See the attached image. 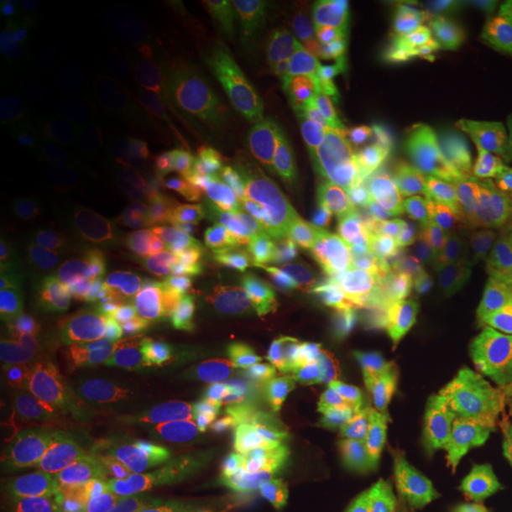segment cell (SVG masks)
<instances>
[{
    "instance_id": "cell-1",
    "label": "cell",
    "mask_w": 512,
    "mask_h": 512,
    "mask_svg": "<svg viewBox=\"0 0 512 512\" xmlns=\"http://www.w3.org/2000/svg\"><path fill=\"white\" fill-rule=\"evenodd\" d=\"M349 215L425 260L454 245V219L404 148L370 124L321 131Z\"/></svg>"
},
{
    "instance_id": "cell-2",
    "label": "cell",
    "mask_w": 512,
    "mask_h": 512,
    "mask_svg": "<svg viewBox=\"0 0 512 512\" xmlns=\"http://www.w3.org/2000/svg\"><path fill=\"white\" fill-rule=\"evenodd\" d=\"M186 184L209 219L236 232L275 268L308 279L325 274L321 249L247 165L200 148L186 164Z\"/></svg>"
},
{
    "instance_id": "cell-3",
    "label": "cell",
    "mask_w": 512,
    "mask_h": 512,
    "mask_svg": "<svg viewBox=\"0 0 512 512\" xmlns=\"http://www.w3.org/2000/svg\"><path fill=\"white\" fill-rule=\"evenodd\" d=\"M412 124L467 215L499 245L511 249L512 179L476 133L458 97L437 86L423 97Z\"/></svg>"
},
{
    "instance_id": "cell-4",
    "label": "cell",
    "mask_w": 512,
    "mask_h": 512,
    "mask_svg": "<svg viewBox=\"0 0 512 512\" xmlns=\"http://www.w3.org/2000/svg\"><path fill=\"white\" fill-rule=\"evenodd\" d=\"M139 433L148 456L167 478L198 490L232 482L230 450L196 425L150 408L139 418Z\"/></svg>"
},
{
    "instance_id": "cell-5",
    "label": "cell",
    "mask_w": 512,
    "mask_h": 512,
    "mask_svg": "<svg viewBox=\"0 0 512 512\" xmlns=\"http://www.w3.org/2000/svg\"><path fill=\"white\" fill-rule=\"evenodd\" d=\"M266 150L281 175L310 184L327 202L334 219L357 232L334 181L329 152L319 129L311 128L302 118L281 116L266 129Z\"/></svg>"
},
{
    "instance_id": "cell-6",
    "label": "cell",
    "mask_w": 512,
    "mask_h": 512,
    "mask_svg": "<svg viewBox=\"0 0 512 512\" xmlns=\"http://www.w3.org/2000/svg\"><path fill=\"white\" fill-rule=\"evenodd\" d=\"M160 256L126 232L110 230L82 251V274L122 293H143L156 281Z\"/></svg>"
},
{
    "instance_id": "cell-7",
    "label": "cell",
    "mask_w": 512,
    "mask_h": 512,
    "mask_svg": "<svg viewBox=\"0 0 512 512\" xmlns=\"http://www.w3.org/2000/svg\"><path fill=\"white\" fill-rule=\"evenodd\" d=\"M408 418L412 431H418L431 448H440L456 459L475 478L480 490H497L499 482L511 473L488 444L480 439L475 427L444 421L421 401H410Z\"/></svg>"
},
{
    "instance_id": "cell-8",
    "label": "cell",
    "mask_w": 512,
    "mask_h": 512,
    "mask_svg": "<svg viewBox=\"0 0 512 512\" xmlns=\"http://www.w3.org/2000/svg\"><path fill=\"white\" fill-rule=\"evenodd\" d=\"M408 384L412 385L418 401L444 421L465 427H480L488 423L482 403L471 385L444 359H440L437 351H429L421 357Z\"/></svg>"
},
{
    "instance_id": "cell-9",
    "label": "cell",
    "mask_w": 512,
    "mask_h": 512,
    "mask_svg": "<svg viewBox=\"0 0 512 512\" xmlns=\"http://www.w3.org/2000/svg\"><path fill=\"white\" fill-rule=\"evenodd\" d=\"M275 200L289 213V217L313 238L325 241L332 247V251L344 262L349 274L363 287L366 296L380 302L378 289L374 281L363 272V268L357 264V260L349 253L348 245L344 243L342 234L336 230V219L332 215L327 202L319 196L315 188L310 184L294 181L291 177L277 175L274 181Z\"/></svg>"
},
{
    "instance_id": "cell-10",
    "label": "cell",
    "mask_w": 512,
    "mask_h": 512,
    "mask_svg": "<svg viewBox=\"0 0 512 512\" xmlns=\"http://www.w3.org/2000/svg\"><path fill=\"white\" fill-rule=\"evenodd\" d=\"M122 224L131 238L160 256L184 245L190 234V220L183 203L165 192H139L131 196L122 211Z\"/></svg>"
},
{
    "instance_id": "cell-11",
    "label": "cell",
    "mask_w": 512,
    "mask_h": 512,
    "mask_svg": "<svg viewBox=\"0 0 512 512\" xmlns=\"http://www.w3.org/2000/svg\"><path fill=\"white\" fill-rule=\"evenodd\" d=\"M232 363L241 380L268 403L293 399V359L275 340L255 334L239 338L232 346Z\"/></svg>"
},
{
    "instance_id": "cell-12",
    "label": "cell",
    "mask_w": 512,
    "mask_h": 512,
    "mask_svg": "<svg viewBox=\"0 0 512 512\" xmlns=\"http://www.w3.org/2000/svg\"><path fill=\"white\" fill-rule=\"evenodd\" d=\"M298 406V420L294 429V454L327 450L338 446L342 427L357 410L346 395L321 385L294 401Z\"/></svg>"
},
{
    "instance_id": "cell-13",
    "label": "cell",
    "mask_w": 512,
    "mask_h": 512,
    "mask_svg": "<svg viewBox=\"0 0 512 512\" xmlns=\"http://www.w3.org/2000/svg\"><path fill=\"white\" fill-rule=\"evenodd\" d=\"M306 467L329 482L332 497L351 511L374 495L403 492V486L378 469L348 454L313 452L304 456Z\"/></svg>"
},
{
    "instance_id": "cell-14",
    "label": "cell",
    "mask_w": 512,
    "mask_h": 512,
    "mask_svg": "<svg viewBox=\"0 0 512 512\" xmlns=\"http://www.w3.org/2000/svg\"><path fill=\"white\" fill-rule=\"evenodd\" d=\"M175 164V145L162 129H137L114 152L112 175L129 190L158 183Z\"/></svg>"
},
{
    "instance_id": "cell-15",
    "label": "cell",
    "mask_w": 512,
    "mask_h": 512,
    "mask_svg": "<svg viewBox=\"0 0 512 512\" xmlns=\"http://www.w3.org/2000/svg\"><path fill=\"white\" fill-rule=\"evenodd\" d=\"M478 37L484 78L488 86H501L512 73V0L463 2Z\"/></svg>"
},
{
    "instance_id": "cell-16",
    "label": "cell",
    "mask_w": 512,
    "mask_h": 512,
    "mask_svg": "<svg viewBox=\"0 0 512 512\" xmlns=\"http://www.w3.org/2000/svg\"><path fill=\"white\" fill-rule=\"evenodd\" d=\"M446 334V315L435 300L425 294L403 293L395 302V311L389 313L380 348L427 353L435 351Z\"/></svg>"
},
{
    "instance_id": "cell-17",
    "label": "cell",
    "mask_w": 512,
    "mask_h": 512,
    "mask_svg": "<svg viewBox=\"0 0 512 512\" xmlns=\"http://www.w3.org/2000/svg\"><path fill=\"white\" fill-rule=\"evenodd\" d=\"M404 6L446 61L456 71H465L473 31L465 4L458 0H408Z\"/></svg>"
},
{
    "instance_id": "cell-18",
    "label": "cell",
    "mask_w": 512,
    "mask_h": 512,
    "mask_svg": "<svg viewBox=\"0 0 512 512\" xmlns=\"http://www.w3.org/2000/svg\"><path fill=\"white\" fill-rule=\"evenodd\" d=\"M54 219L46 198L35 190H16L0 202V241L6 251H25L54 243Z\"/></svg>"
},
{
    "instance_id": "cell-19",
    "label": "cell",
    "mask_w": 512,
    "mask_h": 512,
    "mask_svg": "<svg viewBox=\"0 0 512 512\" xmlns=\"http://www.w3.org/2000/svg\"><path fill=\"white\" fill-rule=\"evenodd\" d=\"M67 308L76 319L97 329L109 330L110 334L141 332V325L145 323V313L128 294L92 281L86 275Z\"/></svg>"
},
{
    "instance_id": "cell-20",
    "label": "cell",
    "mask_w": 512,
    "mask_h": 512,
    "mask_svg": "<svg viewBox=\"0 0 512 512\" xmlns=\"http://www.w3.org/2000/svg\"><path fill=\"white\" fill-rule=\"evenodd\" d=\"M408 482L427 507L480 492L475 478L440 448H429L410 461Z\"/></svg>"
},
{
    "instance_id": "cell-21",
    "label": "cell",
    "mask_w": 512,
    "mask_h": 512,
    "mask_svg": "<svg viewBox=\"0 0 512 512\" xmlns=\"http://www.w3.org/2000/svg\"><path fill=\"white\" fill-rule=\"evenodd\" d=\"M236 73L245 86L272 93L275 99L294 92L302 73L298 46L293 38L274 35Z\"/></svg>"
},
{
    "instance_id": "cell-22",
    "label": "cell",
    "mask_w": 512,
    "mask_h": 512,
    "mask_svg": "<svg viewBox=\"0 0 512 512\" xmlns=\"http://www.w3.org/2000/svg\"><path fill=\"white\" fill-rule=\"evenodd\" d=\"M156 285L169 310H194L207 287V266L203 256L186 243L160 256Z\"/></svg>"
},
{
    "instance_id": "cell-23",
    "label": "cell",
    "mask_w": 512,
    "mask_h": 512,
    "mask_svg": "<svg viewBox=\"0 0 512 512\" xmlns=\"http://www.w3.org/2000/svg\"><path fill=\"white\" fill-rule=\"evenodd\" d=\"M19 262L27 281L38 293L61 300L67 306L84 283V274L74 264L73 258L54 243L21 251Z\"/></svg>"
},
{
    "instance_id": "cell-24",
    "label": "cell",
    "mask_w": 512,
    "mask_h": 512,
    "mask_svg": "<svg viewBox=\"0 0 512 512\" xmlns=\"http://www.w3.org/2000/svg\"><path fill=\"white\" fill-rule=\"evenodd\" d=\"M296 420L298 410L289 404H262L234 437V444L264 458L294 454Z\"/></svg>"
},
{
    "instance_id": "cell-25",
    "label": "cell",
    "mask_w": 512,
    "mask_h": 512,
    "mask_svg": "<svg viewBox=\"0 0 512 512\" xmlns=\"http://www.w3.org/2000/svg\"><path fill=\"white\" fill-rule=\"evenodd\" d=\"M412 433V423L403 408H357L349 416L338 446L397 448Z\"/></svg>"
},
{
    "instance_id": "cell-26",
    "label": "cell",
    "mask_w": 512,
    "mask_h": 512,
    "mask_svg": "<svg viewBox=\"0 0 512 512\" xmlns=\"http://www.w3.org/2000/svg\"><path fill=\"white\" fill-rule=\"evenodd\" d=\"M95 361L116 380H139L158 365V353L143 332L110 334L95 349Z\"/></svg>"
},
{
    "instance_id": "cell-27",
    "label": "cell",
    "mask_w": 512,
    "mask_h": 512,
    "mask_svg": "<svg viewBox=\"0 0 512 512\" xmlns=\"http://www.w3.org/2000/svg\"><path fill=\"white\" fill-rule=\"evenodd\" d=\"M274 37L268 23L258 19H232L215 25L207 33V48L222 65L238 71Z\"/></svg>"
},
{
    "instance_id": "cell-28",
    "label": "cell",
    "mask_w": 512,
    "mask_h": 512,
    "mask_svg": "<svg viewBox=\"0 0 512 512\" xmlns=\"http://www.w3.org/2000/svg\"><path fill=\"white\" fill-rule=\"evenodd\" d=\"M306 473L304 458L275 459L258 467L251 478L255 497L275 512L300 509V482Z\"/></svg>"
},
{
    "instance_id": "cell-29",
    "label": "cell",
    "mask_w": 512,
    "mask_h": 512,
    "mask_svg": "<svg viewBox=\"0 0 512 512\" xmlns=\"http://www.w3.org/2000/svg\"><path fill=\"white\" fill-rule=\"evenodd\" d=\"M329 374L334 378L359 385L368 397L378 403H397L404 395L406 382L387 372L368 355H340L329 363Z\"/></svg>"
},
{
    "instance_id": "cell-30",
    "label": "cell",
    "mask_w": 512,
    "mask_h": 512,
    "mask_svg": "<svg viewBox=\"0 0 512 512\" xmlns=\"http://www.w3.org/2000/svg\"><path fill=\"white\" fill-rule=\"evenodd\" d=\"M38 186L57 205H88L103 194L101 177L86 165H54L40 175Z\"/></svg>"
},
{
    "instance_id": "cell-31",
    "label": "cell",
    "mask_w": 512,
    "mask_h": 512,
    "mask_svg": "<svg viewBox=\"0 0 512 512\" xmlns=\"http://www.w3.org/2000/svg\"><path fill=\"white\" fill-rule=\"evenodd\" d=\"M27 427L42 439L73 437L82 425L78 404L67 395H38L25 408Z\"/></svg>"
},
{
    "instance_id": "cell-32",
    "label": "cell",
    "mask_w": 512,
    "mask_h": 512,
    "mask_svg": "<svg viewBox=\"0 0 512 512\" xmlns=\"http://www.w3.org/2000/svg\"><path fill=\"white\" fill-rule=\"evenodd\" d=\"M440 353L442 359L467 380L480 403L494 397L488 363L478 342L463 332H448L440 344Z\"/></svg>"
},
{
    "instance_id": "cell-33",
    "label": "cell",
    "mask_w": 512,
    "mask_h": 512,
    "mask_svg": "<svg viewBox=\"0 0 512 512\" xmlns=\"http://www.w3.org/2000/svg\"><path fill=\"white\" fill-rule=\"evenodd\" d=\"M342 310L346 323V342L363 349L368 357L376 353V349L384 342L389 313L380 306V302L368 298L366 294L344 300Z\"/></svg>"
},
{
    "instance_id": "cell-34",
    "label": "cell",
    "mask_w": 512,
    "mask_h": 512,
    "mask_svg": "<svg viewBox=\"0 0 512 512\" xmlns=\"http://www.w3.org/2000/svg\"><path fill=\"white\" fill-rule=\"evenodd\" d=\"M213 131L224 148L239 156L253 154L266 145V131H262L255 118L234 101H220L213 116Z\"/></svg>"
},
{
    "instance_id": "cell-35",
    "label": "cell",
    "mask_w": 512,
    "mask_h": 512,
    "mask_svg": "<svg viewBox=\"0 0 512 512\" xmlns=\"http://www.w3.org/2000/svg\"><path fill=\"white\" fill-rule=\"evenodd\" d=\"M67 486L84 494L114 501L131 494V480L116 465L99 459H82L69 467Z\"/></svg>"
},
{
    "instance_id": "cell-36",
    "label": "cell",
    "mask_w": 512,
    "mask_h": 512,
    "mask_svg": "<svg viewBox=\"0 0 512 512\" xmlns=\"http://www.w3.org/2000/svg\"><path fill=\"white\" fill-rule=\"evenodd\" d=\"M215 313L234 329L245 330L256 313V272L226 277L215 293Z\"/></svg>"
},
{
    "instance_id": "cell-37",
    "label": "cell",
    "mask_w": 512,
    "mask_h": 512,
    "mask_svg": "<svg viewBox=\"0 0 512 512\" xmlns=\"http://www.w3.org/2000/svg\"><path fill=\"white\" fill-rule=\"evenodd\" d=\"M128 99L116 88H103L90 99L76 114V129L84 137H105L118 128L126 118Z\"/></svg>"
},
{
    "instance_id": "cell-38",
    "label": "cell",
    "mask_w": 512,
    "mask_h": 512,
    "mask_svg": "<svg viewBox=\"0 0 512 512\" xmlns=\"http://www.w3.org/2000/svg\"><path fill=\"white\" fill-rule=\"evenodd\" d=\"M256 311L270 319L294 323L300 313L296 287L283 277L256 272Z\"/></svg>"
},
{
    "instance_id": "cell-39",
    "label": "cell",
    "mask_w": 512,
    "mask_h": 512,
    "mask_svg": "<svg viewBox=\"0 0 512 512\" xmlns=\"http://www.w3.org/2000/svg\"><path fill=\"white\" fill-rule=\"evenodd\" d=\"M478 346L484 351L492 393L512 406V340L499 336H482Z\"/></svg>"
},
{
    "instance_id": "cell-40",
    "label": "cell",
    "mask_w": 512,
    "mask_h": 512,
    "mask_svg": "<svg viewBox=\"0 0 512 512\" xmlns=\"http://www.w3.org/2000/svg\"><path fill=\"white\" fill-rule=\"evenodd\" d=\"M308 340H310L311 349L319 351L325 357L330 351H334L346 342V323H344L342 302L323 306L321 310L311 315L308 323Z\"/></svg>"
},
{
    "instance_id": "cell-41",
    "label": "cell",
    "mask_w": 512,
    "mask_h": 512,
    "mask_svg": "<svg viewBox=\"0 0 512 512\" xmlns=\"http://www.w3.org/2000/svg\"><path fill=\"white\" fill-rule=\"evenodd\" d=\"M82 14V6L73 0H46L38 2L37 23L40 33L67 35V29Z\"/></svg>"
},
{
    "instance_id": "cell-42",
    "label": "cell",
    "mask_w": 512,
    "mask_h": 512,
    "mask_svg": "<svg viewBox=\"0 0 512 512\" xmlns=\"http://www.w3.org/2000/svg\"><path fill=\"white\" fill-rule=\"evenodd\" d=\"M0 6V27L12 37H23L37 23L38 2L4 0Z\"/></svg>"
},
{
    "instance_id": "cell-43",
    "label": "cell",
    "mask_w": 512,
    "mask_h": 512,
    "mask_svg": "<svg viewBox=\"0 0 512 512\" xmlns=\"http://www.w3.org/2000/svg\"><path fill=\"white\" fill-rule=\"evenodd\" d=\"M55 512H120L112 501L61 486L54 495Z\"/></svg>"
},
{
    "instance_id": "cell-44",
    "label": "cell",
    "mask_w": 512,
    "mask_h": 512,
    "mask_svg": "<svg viewBox=\"0 0 512 512\" xmlns=\"http://www.w3.org/2000/svg\"><path fill=\"white\" fill-rule=\"evenodd\" d=\"M330 497H332V490H330L329 482L306 467V473L300 482V497H298L300 509L308 511V509L321 507V505L329 503Z\"/></svg>"
},
{
    "instance_id": "cell-45",
    "label": "cell",
    "mask_w": 512,
    "mask_h": 512,
    "mask_svg": "<svg viewBox=\"0 0 512 512\" xmlns=\"http://www.w3.org/2000/svg\"><path fill=\"white\" fill-rule=\"evenodd\" d=\"M48 92H50V90H40V88L31 90V92L27 93L12 109L6 110V112H8V118H10L14 124H27V122L35 120L38 114L42 112V109H44V105H46Z\"/></svg>"
},
{
    "instance_id": "cell-46",
    "label": "cell",
    "mask_w": 512,
    "mask_h": 512,
    "mask_svg": "<svg viewBox=\"0 0 512 512\" xmlns=\"http://www.w3.org/2000/svg\"><path fill=\"white\" fill-rule=\"evenodd\" d=\"M495 291L503 310L512 317V247L495 268Z\"/></svg>"
},
{
    "instance_id": "cell-47",
    "label": "cell",
    "mask_w": 512,
    "mask_h": 512,
    "mask_svg": "<svg viewBox=\"0 0 512 512\" xmlns=\"http://www.w3.org/2000/svg\"><path fill=\"white\" fill-rule=\"evenodd\" d=\"M346 454L361 463H365L372 469H378L384 473L393 465V456L389 448H374V446H346Z\"/></svg>"
},
{
    "instance_id": "cell-48",
    "label": "cell",
    "mask_w": 512,
    "mask_h": 512,
    "mask_svg": "<svg viewBox=\"0 0 512 512\" xmlns=\"http://www.w3.org/2000/svg\"><path fill=\"white\" fill-rule=\"evenodd\" d=\"M427 512H499L494 503L486 499H478L475 494L456 497L444 503H437L427 507Z\"/></svg>"
},
{
    "instance_id": "cell-49",
    "label": "cell",
    "mask_w": 512,
    "mask_h": 512,
    "mask_svg": "<svg viewBox=\"0 0 512 512\" xmlns=\"http://www.w3.org/2000/svg\"><path fill=\"white\" fill-rule=\"evenodd\" d=\"M404 501L406 495L403 492H389V494H380L366 499L359 507H355L353 512H404Z\"/></svg>"
},
{
    "instance_id": "cell-50",
    "label": "cell",
    "mask_w": 512,
    "mask_h": 512,
    "mask_svg": "<svg viewBox=\"0 0 512 512\" xmlns=\"http://www.w3.org/2000/svg\"><path fill=\"white\" fill-rule=\"evenodd\" d=\"M482 408L486 412L488 421H494L497 429H501L507 437L512 439V406L497 397L488 399L486 403H482Z\"/></svg>"
},
{
    "instance_id": "cell-51",
    "label": "cell",
    "mask_w": 512,
    "mask_h": 512,
    "mask_svg": "<svg viewBox=\"0 0 512 512\" xmlns=\"http://www.w3.org/2000/svg\"><path fill=\"white\" fill-rule=\"evenodd\" d=\"M0 512H23V494L6 476L0 484Z\"/></svg>"
},
{
    "instance_id": "cell-52",
    "label": "cell",
    "mask_w": 512,
    "mask_h": 512,
    "mask_svg": "<svg viewBox=\"0 0 512 512\" xmlns=\"http://www.w3.org/2000/svg\"><path fill=\"white\" fill-rule=\"evenodd\" d=\"M495 497H497L501 511L512 512V473L499 482V486L495 490Z\"/></svg>"
},
{
    "instance_id": "cell-53",
    "label": "cell",
    "mask_w": 512,
    "mask_h": 512,
    "mask_svg": "<svg viewBox=\"0 0 512 512\" xmlns=\"http://www.w3.org/2000/svg\"><path fill=\"white\" fill-rule=\"evenodd\" d=\"M167 512H207L205 505H203L200 499H194V497H184L179 499L171 505V509Z\"/></svg>"
},
{
    "instance_id": "cell-54",
    "label": "cell",
    "mask_w": 512,
    "mask_h": 512,
    "mask_svg": "<svg viewBox=\"0 0 512 512\" xmlns=\"http://www.w3.org/2000/svg\"><path fill=\"white\" fill-rule=\"evenodd\" d=\"M300 512H353L346 505H342V503H338V501H329V503H325V505H321V507H315V509H308V511H300Z\"/></svg>"
}]
</instances>
